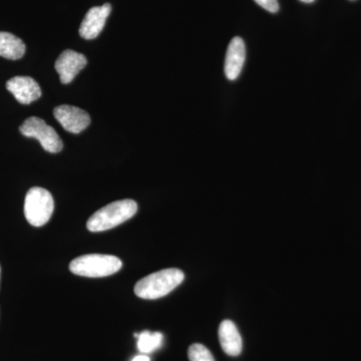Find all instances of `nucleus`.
I'll list each match as a JSON object with an SVG mask.
<instances>
[{
  "label": "nucleus",
  "instance_id": "obj_1",
  "mask_svg": "<svg viewBox=\"0 0 361 361\" xmlns=\"http://www.w3.org/2000/svg\"><path fill=\"white\" fill-rule=\"evenodd\" d=\"M184 279V273L177 268L158 271L140 280L135 285V294L149 300L161 298L177 288Z\"/></svg>",
  "mask_w": 361,
  "mask_h": 361
},
{
  "label": "nucleus",
  "instance_id": "obj_2",
  "mask_svg": "<svg viewBox=\"0 0 361 361\" xmlns=\"http://www.w3.org/2000/svg\"><path fill=\"white\" fill-rule=\"evenodd\" d=\"M137 212V204L130 199L116 201L97 211L87 220V228L90 232L108 231L134 217Z\"/></svg>",
  "mask_w": 361,
  "mask_h": 361
},
{
  "label": "nucleus",
  "instance_id": "obj_3",
  "mask_svg": "<svg viewBox=\"0 0 361 361\" xmlns=\"http://www.w3.org/2000/svg\"><path fill=\"white\" fill-rule=\"evenodd\" d=\"M122 266V261L116 256L89 254L71 261L70 270L78 276L101 278L115 274L121 270Z\"/></svg>",
  "mask_w": 361,
  "mask_h": 361
},
{
  "label": "nucleus",
  "instance_id": "obj_4",
  "mask_svg": "<svg viewBox=\"0 0 361 361\" xmlns=\"http://www.w3.org/2000/svg\"><path fill=\"white\" fill-rule=\"evenodd\" d=\"M54 210V198L44 188L33 187L26 194L25 215L30 225L42 227L47 224L51 220Z\"/></svg>",
  "mask_w": 361,
  "mask_h": 361
},
{
  "label": "nucleus",
  "instance_id": "obj_5",
  "mask_svg": "<svg viewBox=\"0 0 361 361\" xmlns=\"http://www.w3.org/2000/svg\"><path fill=\"white\" fill-rule=\"evenodd\" d=\"M21 134L27 137H35L40 142L42 148L49 153L56 154L63 148V142L51 126L42 118L32 116L20 126Z\"/></svg>",
  "mask_w": 361,
  "mask_h": 361
},
{
  "label": "nucleus",
  "instance_id": "obj_6",
  "mask_svg": "<svg viewBox=\"0 0 361 361\" xmlns=\"http://www.w3.org/2000/svg\"><path fill=\"white\" fill-rule=\"evenodd\" d=\"M54 116L63 129L71 134H80L90 123V116L87 111L68 104L56 106L54 110Z\"/></svg>",
  "mask_w": 361,
  "mask_h": 361
},
{
  "label": "nucleus",
  "instance_id": "obj_7",
  "mask_svg": "<svg viewBox=\"0 0 361 361\" xmlns=\"http://www.w3.org/2000/svg\"><path fill=\"white\" fill-rule=\"evenodd\" d=\"M87 65V59L84 54L71 49L61 52L56 59L54 68L58 71L61 84L68 85L75 80L80 71Z\"/></svg>",
  "mask_w": 361,
  "mask_h": 361
},
{
  "label": "nucleus",
  "instance_id": "obj_8",
  "mask_svg": "<svg viewBox=\"0 0 361 361\" xmlns=\"http://www.w3.org/2000/svg\"><path fill=\"white\" fill-rule=\"evenodd\" d=\"M111 11L110 4H104L102 6L92 7L80 26V37L85 39H94L103 32L106 21L108 20Z\"/></svg>",
  "mask_w": 361,
  "mask_h": 361
},
{
  "label": "nucleus",
  "instance_id": "obj_9",
  "mask_svg": "<svg viewBox=\"0 0 361 361\" xmlns=\"http://www.w3.org/2000/svg\"><path fill=\"white\" fill-rule=\"evenodd\" d=\"M6 89L13 94L16 101L30 104L42 97L39 85L30 77H14L6 82Z\"/></svg>",
  "mask_w": 361,
  "mask_h": 361
},
{
  "label": "nucleus",
  "instance_id": "obj_10",
  "mask_svg": "<svg viewBox=\"0 0 361 361\" xmlns=\"http://www.w3.org/2000/svg\"><path fill=\"white\" fill-rule=\"evenodd\" d=\"M245 44L241 37H234L228 47L225 61V73L228 80H234L239 77L245 63Z\"/></svg>",
  "mask_w": 361,
  "mask_h": 361
},
{
  "label": "nucleus",
  "instance_id": "obj_11",
  "mask_svg": "<svg viewBox=\"0 0 361 361\" xmlns=\"http://www.w3.org/2000/svg\"><path fill=\"white\" fill-rule=\"evenodd\" d=\"M219 341L225 353L238 356L242 353V338L238 329L231 320H224L219 326Z\"/></svg>",
  "mask_w": 361,
  "mask_h": 361
},
{
  "label": "nucleus",
  "instance_id": "obj_12",
  "mask_svg": "<svg viewBox=\"0 0 361 361\" xmlns=\"http://www.w3.org/2000/svg\"><path fill=\"white\" fill-rule=\"evenodd\" d=\"M25 44L13 33L0 32V56L7 59H20L25 56Z\"/></svg>",
  "mask_w": 361,
  "mask_h": 361
},
{
  "label": "nucleus",
  "instance_id": "obj_13",
  "mask_svg": "<svg viewBox=\"0 0 361 361\" xmlns=\"http://www.w3.org/2000/svg\"><path fill=\"white\" fill-rule=\"evenodd\" d=\"M137 338V348L142 353H151L161 345L163 334L160 332L142 331L135 334Z\"/></svg>",
  "mask_w": 361,
  "mask_h": 361
},
{
  "label": "nucleus",
  "instance_id": "obj_14",
  "mask_svg": "<svg viewBox=\"0 0 361 361\" xmlns=\"http://www.w3.org/2000/svg\"><path fill=\"white\" fill-rule=\"evenodd\" d=\"M190 361H215L212 353L203 344L195 343L188 350Z\"/></svg>",
  "mask_w": 361,
  "mask_h": 361
},
{
  "label": "nucleus",
  "instance_id": "obj_15",
  "mask_svg": "<svg viewBox=\"0 0 361 361\" xmlns=\"http://www.w3.org/2000/svg\"><path fill=\"white\" fill-rule=\"evenodd\" d=\"M255 2L269 13H275L279 11V4L277 0H255Z\"/></svg>",
  "mask_w": 361,
  "mask_h": 361
},
{
  "label": "nucleus",
  "instance_id": "obj_16",
  "mask_svg": "<svg viewBox=\"0 0 361 361\" xmlns=\"http://www.w3.org/2000/svg\"><path fill=\"white\" fill-rule=\"evenodd\" d=\"M132 361H149V358L147 355L135 356Z\"/></svg>",
  "mask_w": 361,
  "mask_h": 361
},
{
  "label": "nucleus",
  "instance_id": "obj_17",
  "mask_svg": "<svg viewBox=\"0 0 361 361\" xmlns=\"http://www.w3.org/2000/svg\"><path fill=\"white\" fill-rule=\"evenodd\" d=\"M300 1L305 2V4H311V2L314 1V0H300Z\"/></svg>",
  "mask_w": 361,
  "mask_h": 361
},
{
  "label": "nucleus",
  "instance_id": "obj_18",
  "mask_svg": "<svg viewBox=\"0 0 361 361\" xmlns=\"http://www.w3.org/2000/svg\"><path fill=\"white\" fill-rule=\"evenodd\" d=\"M0 272H1V268H0Z\"/></svg>",
  "mask_w": 361,
  "mask_h": 361
}]
</instances>
